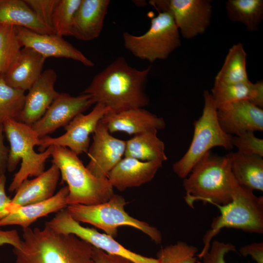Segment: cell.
I'll use <instances>...</instances> for the list:
<instances>
[{
    "instance_id": "1",
    "label": "cell",
    "mask_w": 263,
    "mask_h": 263,
    "mask_svg": "<svg viewBox=\"0 0 263 263\" xmlns=\"http://www.w3.org/2000/svg\"><path fill=\"white\" fill-rule=\"evenodd\" d=\"M151 66L138 70L119 56L96 75L81 93L89 94L95 103H100L116 113L149 103L145 85Z\"/></svg>"
},
{
    "instance_id": "2",
    "label": "cell",
    "mask_w": 263,
    "mask_h": 263,
    "mask_svg": "<svg viewBox=\"0 0 263 263\" xmlns=\"http://www.w3.org/2000/svg\"><path fill=\"white\" fill-rule=\"evenodd\" d=\"M22 237L20 246L13 249L16 263H95L93 245L46 224L42 229H23Z\"/></svg>"
},
{
    "instance_id": "3",
    "label": "cell",
    "mask_w": 263,
    "mask_h": 263,
    "mask_svg": "<svg viewBox=\"0 0 263 263\" xmlns=\"http://www.w3.org/2000/svg\"><path fill=\"white\" fill-rule=\"evenodd\" d=\"M238 184L231 171L229 153L220 156L210 150L184 179V199L191 208L197 201L215 206L225 205L231 201Z\"/></svg>"
},
{
    "instance_id": "4",
    "label": "cell",
    "mask_w": 263,
    "mask_h": 263,
    "mask_svg": "<svg viewBox=\"0 0 263 263\" xmlns=\"http://www.w3.org/2000/svg\"><path fill=\"white\" fill-rule=\"evenodd\" d=\"M52 163L59 169L62 182L67 183L68 206L93 205L108 201L114 194L107 178L92 174L78 156L69 149L53 146Z\"/></svg>"
},
{
    "instance_id": "5",
    "label": "cell",
    "mask_w": 263,
    "mask_h": 263,
    "mask_svg": "<svg viewBox=\"0 0 263 263\" xmlns=\"http://www.w3.org/2000/svg\"><path fill=\"white\" fill-rule=\"evenodd\" d=\"M3 132L9 142L7 170L13 171L20 161L19 171L15 173L8 190L16 191L23 181L29 177H37L45 171L46 160L52 155L53 146L40 153L34 148L39 145L40 139L31 126L15 120L3 124Z\"/></svg>"
},
{
    "instance_id": "6",
    "label": "cell",
    "mask_w": 263,
    "mask_h": 263,
    "mask_svg": "<svg viewBox=\"0 0 263 263\" xmlns=\"http://www.w3.org/2000/svg\"><path fill=\"white\" fill-rule=\"evenodd\" d=\"M239 184L235 188L231 201L216 205L220 215L213 219L210 228L203 238L204 246L197 256L201 259L207 252L214 237L224 228H233L244 232L263 233V197Z\"/></svg>"
},
{
    "instance_id": "7",
    "label": "cell",
    "mask_w": 263,
    "mask_h": 263,
    "mask_svg": "<svg viewBox=\"0 0 263 263\" xmlns=\"http://www.w3.org/2000/svg\"><path fill=\"white\" fill-rule=\"evenodd\" d=\"M204 106L201 116L193 123L194 132L190 146L185 154L172 165L174 172L185 178L194 165L208 151L215 147L230 150L233 147L231 135L225 132L217 117V106L211 93H203Z\"/></svg>"
},
{
    "instance_id": "8",
    "label": "cell",
    "mask_w": 263,
    "mask_h": 263,
    "mask_svg": "<svg viewBox=\"0 0 263 263\" xmlns=\"http://www.w3.org/2000/svg\"><path fill=\"white\" fill-rule=\"evenodd\" d=\"M127 203L123 197L114 194L108 201L101 204L72 205L68 206L67 209L75 221L92 225L113 238L117 235L118 227L128 226L140 230L156 244H160L162 240L160 231L131 216L125 209Z\"/></svg>"
},
{
    "instance_id": "9",
    "label": "cell",
    "mask_w": 263,
    "mask_h": 263,
    "mask_svg": "<svg viewBox=\"0 0 263 263\" xmlns=\"http://www.w3.org/2000/svg\"><path fill=\"white\" fill-rule=\"evenodd\" d=\"M123 40L125 48L133 56L150 63L167 59L181 44L179 31L171 15L166 11H158L143 35L124 32Z\"/></svg>"
},
{
    "instance_id": "10",
    "label": "cell",
    "mask_w": 263,
    "mask_h": 263,
    "mask_svg": "<svg viewBox=\"0 0 263 263\" xmlns=\"http://www.w3.org/2000/svg\"><path fill=\"white\" fill-rule=\"evenodd\" d=\"M45 224L59 232L74 234L108 254L125 258L134 263H159L157 258L144 256L130 250L107 234L82 226L73 218L67 207L56 212L54 217Z\"/></svg>"
},
{
    "instance_id": "11",
    "label": "cell",
    "mask_w": 263,
    "mask_h": 263,
    "mask_svg": "<svg viewBox=\"0 0 263 263\" xmlns=\"http://www.w3.org/2000/svg\"><path fill=\"white\" fill-rule=\"evenodd\" d=\"M149 2L158 11L169 12L185 39L203 34L210 24L211 0H151Z\"/></svg>"
},
{
    "instance_id": "12",
    "label": "cell",
    "mask_w": 263,
    "mask_h": 263,
    "mask_svg": "<svg viewBox=\"0 0 263 263\" xmlns=\"http://www.w3.org/2000/svg\"><path fill=\"white\" fill-rule=\"evenodd\" d=\"M110 109L102 103L95 104L88 114L76 115L66 126V132L57 137L46 136L40 139L39 146L45 150L51 146L66 147L77 156L87 153L90 147V135L93 134L100 120Z\"/></svg>"
},
{
    "instance_id": "13",
    "label": "cell",
    "mask_w": 263,
    "mask_h": 263,
    "mask_svg": "<svg viewBox=\"0 0 263 263\" xmlns=\"http://www.w3.org/2000/svg\"><path fill=\"white\" fill-rule=\"evenodd\" d=\"M125 147L126 141L112 136L101 119L87 152L90 160L86 168L98 178H107L110 171L124 157Z\"/></svg>"
},
{
    "instance_id": "14",
    "label": "cell",
    "mask_w": 263,
    "mask_h": 263,
    "mask_svg": "<svg viewBox=\"0 0 263 263\" xmlns=\"http://www.w3.org/2000/svg\"><path fill=\"white\" fill-rule=\"evenodd\" d=\"M95 104L92 97L81 93L72 96L59 93L43 116L31 126L39 138L68 124L76 115Z\"/></svg>"
},
{
    "instance_id": "15",
    "label": "cell",
    "mask_w": 263,
    "mask_h": 263,
    "mask_svg": "<svg viewBox=\"0 0 263 263\" xmlns=\"http://www.w3.org/2000/svg\"><path fill=\"white\" fill-rule=\"evenodd\" d=\"M17 37L22 47L30 48L46 59L64 57L93 67L94 63L63 37L56 34H43L22 27L17 26Z\"/></svg>"
},
{
    "instance_id": "16",
    "label": "cell",
    "mask_w": 263,
    "mask_h": 263,
    "mask_svg": "<svg viewBox=\"0 0 263 263\" xmlns=\"http://www.w3.org/2000/svg\"><path fill=\"white\" fill-rule=\"evenodd\" d=\"M217 117L223 131L230 135L263 131V109L247 101L217 106Z\"/></svg>"
},
{
    "instance_id": "17",
    "label": "cell",
    "mask_w": 263,
    "mask_h": 263,
    "mask_svg": "<svg viewBox=\"0 0 263 263\" xmlns=\"http://www.w3.org/2000/svg\"><path fill=\"white\" fill-rule=\"evenodd\" d=\"M56 78V73L52 69L42 72L25 94L24 107L18 121L32 126L43 116L59 94L55 89Z\"/></svg>"
},
{
    "instance_id": "18",
    "label": "cell",
    "mask_w": 263,
    "mask_h": 263,
    "mask_svg": "<svg viewBox=\"0 0 263 263\" xmlns=\"http://www.w3.org/2000/svg\"><path fill=\"white\" fill-rule=\"evenodd\" d=\"M163 163L124 157L110 171L107 179L113 188L121 191L138 187L151 181Z\"/></svg>"
},
{
    "instance_id": "19",
    "label": "cell",
    "mask_w": 263,
    "mask_h": 263,
    "mask_svg": "<svg viewBox=\"0 0 263 263\" xmlns=\"http://www.w3.org/2000/svg\"><path fill=\"white\" fill-rule=\"evenodd\" d=\"M110 133L121 132L136 135L145 132L162 130L166 124L158 117L143 108L130 109L119 112H110L102 118Z\"/></svg>"
},
{
    "instance_id": "20",
    "label": "cell",
    "mask_w": 263,
    "mask_h": 263,
    "mask_svg": "<svg viewBox=\"0 0 263 263\" xmlns=\"http://www.w3.org/2000/svg\"><path fill=\"white\" fill-rule=\"evenodd\" d=\"M60 176L58 168L52 163L49 169L39 176L23 181L11 199L9 212L12 208L39 203L52 197Z\"/></svg>"
},
{
    "instance_id": "21",
    "label": "cell",
    "mask_w": 263,
    "mask_h": 263,
    "mask_svg": "<svg viewBox=\"0 0 263 263\" xmlns=\"http://www.w3.org/2000/svg\"><path fill=\"white\" fill-rule=\"evenodd\" d=\"M110 3L109 0H81L74 17L71 36L82 41L98 38Z\"/></svg>"
},
{
    "instance_id": "22",
    "label": "cell",
    "mask_w": 263,
    "mask_h": 263,
    "mask_svg": "<svg viewBox=\"0 0 263 263\" xmlns=\"http://www.w3.org/2000/svg\"><path fill=\"white\" fill-rule=\"evenodd\" d=\"M68 194V187L66 186L46 201L12 208L7 216L0 220V226L18 225L22 229L29 227L38 219L66 208Z\"/></svg>"
},
{
    "instance_id": "23",
    "label": "cell",
    "mask_w": 263,
    "mask_h": 263,
    "mask_svg": "<svg viewBox=\"0 0 263 263\" xmlns=\"http://www.w3.org/2000/svg\"><path fill=\"white\" fill-rule=\"evenodd\" d=\"M46 58L33 49L22 47L16 60L3 75L7 85L19 90H29L42 73Z\"/></svg>"
},
{
    "instance_id": "24",
    "label": "cell",
    "mask_w": 263,
    "mask_h": 263,
    "mask_svg": "<svg viewBox=\"0 0 263 263\" xmlns=\"http://www.w3.org/2000/svg\"><path fill=\"white\" fill-rule=\"evenodd\" d=\"M210 93L216 106L247 101L263 109V82L252 83L249 80L230 84L214 83Z\"/></svg>"
},
{
    "instance_id": "25",
    "label": "cell",
    "mask_w": 263,
    "mask_h": 263,
    "mask_svg": "<svg viewBox=\"0 0 263 263\" xmlns=\"http://www.w3.org/2000/svg\"><path fill=\"white\" fill-rule=\"evenodd\" d=\"M0 25L22 27L43 34H55L24 0H0Z\"/></svg>"
},
{
    "instance_id": "26",
    "label": "cell",
    "mask_w": 263,
    "mask_h": 263,
    "mask_svg": "<svg viewBox=\"0 0 263 263\" xmlns=\"http://www.w3.org/2000/svg\"><path fill=\"white\" fill-rule=\"evenodd\" d=\"M231 169L237 182L252 190H263V159L239 151L229 153Z\"/></svg>"
},
{
    "instance_id": "27",
    "label": "cell",
    "mask_w": 263,
    "mask_h": 263,
    "mask_svg": "<svg viewBox=\"0 0 263 263\" xmlns=\"http://www.w3.org/2000/svg\"><path fill=\"white\" fill-rule=\"evenodd\" d=\"M157 131H148L126 141L124 157L142 161H166L168 158L165 152V144L158 137Z\"/></svg>"
},
{
    "instance_id": "28",
    "label": "cell",
    "mask_w": 263,
    "mask_h": 263,
    "mask_svg": "<svg viewBox=\"0 0 263 263\" xmlns=\"http://www.w3.org/2000/svg\"><path fill=\"white\" fill-rule=\"evenodd\" d=\"M225 8L231 21L242 23L249 32L258 30L263 19V0H228Z\"/></svg>"
},
{
    "instance_id": "29",
    "label": "cell",
    "mask_w": 263,
    "mask_h": 263,
    "mask_svg": "<svg viewBox=\"0 0 263 263\" xmlns=\"http://www.w3.org/2000/svg\"><path fill=\"white\" fill-rule=\"evenodd\" d=\"M246 53L241 43L229 48L214 83L230 84L249 80L246 70Z\"/></svg>"
},
{
    "instance_id": "30",
    "label": "cell",
    "mask_w": 263,
    "mask_h": 263,
    "mask_svg": "<svg viewBox=\"0 0 263 263\" xmlns=\"http://www.w3.org/2000/svg\"><path fill=\"white\" fill-rule=\"evenodd\" d=\"M25 92L6 84L3 75L0 76V124L8 120L18 121L23 110Z\"/></svg>"
},
{
    "instance_id": "31",
    "label": "cell",
    "mask_w": 263,
    "mask_h": 263,
    "mask_svg": "<svg viewBox=\"0 0 263 263\" xmlns=\"http://www.w3.org/2000/svg\"><path fill=\"white\" fill-rule=\"evenodd\" d=\"M21 47L16 27L0 25V76L5 74L14 63Z\"/></svg>"
},
{
    "instance_id": "32",
    "label": "cell",
    "mask_w": 263,
    "mask_h": 263,
    "mask_svg": "<svg viewBox=\"0 0 263 263\" xmlns=\"http://www.w3.org/2000/svg\"><path fill=\"white\" fill-rule=\"evenodd\" d=\"M81 0H58L52 18L55 34L71 36L74 17Z\"/></svg>"
},
{
    "instance_id": "33",
    "label": "cell",
    "mask_w": 263,
    "mask_h": 263,
    "mask_svg": "<svg viewBox=\"0 0 263 263\" xmlns=\"http://www.w3.org/2000/svg\"><path fill=\"white\" fill-rule=\"evenodd\" d=\"M196 247L183 241L161 248L157 253L159 263H195Z\"/></svg>"
},
{
    "instance_id": "34",
    "label": "cell",
    "mask_w": 263,
    "mask_h": 263,
    "mask_svg": "<svg viewBox=\"0 0 263 263\" xmlns=\"http://www.w3.org/2000/svg\"><path fill=\"white\" fill-rule=\"evenodd\" d=\"M232 144L240 152L263 157V139L256 137L253 132L232 136Z\"/></svg>"
},
{
    "instance_id": "35",
    "label": "cell",
    "mask_w": 263,
    "mask_h": 263,
    "mask_svg": "<svg viewBox=\"0 0 263 263\" xmlns=\"http://www.w3.org/2000/svg\"><path fill=\"white\" fill-rule=\"evenodd\" d=\"M24 1L38 19L53 30L52 18L58 0H24Z\"/></svg>"
},
{
    "instance_id": "36",
    "label": "cell",
    "mask_w": 263,
    "mask_h": 263,
    "mask_svg": "<svg viewBox=\"0 0 263 263\" xmlns=\"http://www.w3.org/2000/svg\"><path fill=\"white\" fill-rule=\"evenodd\" d=\"M236 250L234 245L231 243L214 240L208 251L204 254L198 263H226L225 257L230 251Z\"/></svg>"
},
{
    "instance_id": "37",
    "label": "cell",
    "mask_w": 263,
    "mask_h": 263,
    "mask_svg": "<svg viewBox=\"0 0 263 263\" xmlns=\"http://www.w3.org/2000/svg\"><path fill=\"white\" fill-rule=\"evenodd\" d=\"M93 257L95 263H134L125 258L108 254L93 247Z\"/></svg>"
},
{
    "instance_id": "38",
    "label": "cell",
    "mask_w": 263,
    "mask_h": 263,
    "mask_svg": "<svg viewBox=\"0 0 263 263\" xmlns=\"http://www.w3.org/2000/svg\"><path fill=\"white\" fill-rule=\"evenodd\" d=\"M240 253L244 257L251 256L257 263H263V242L254 243L242 246Z\"/></svg>"
},
{
    "instance_id": "39",
    "label": "cell",
    "mask_w": 263,
    "mask_h": 263,
    "mask_svg": "<svg viewBox=\"0 0 263 263\" xmlns=\"http://www.w3.org/2000/svg\"><path fill=\"white\" fill-rule=\"evenodd\" d=\"M6 178L4 175L0 177V220L7 216L11 199L7 195L5 190Z\"/></svg>"
},
{
    "instance_id": "40",
    "label": "cell",
    "mask_w": 263,
    "mask_h": 263,
    "mask_svg": "<svg viewBox=\"0 0 263 263\" xmlns=\"http://www.w3.org/2000/svg\"><path fill=\"white\" fill-rule=\"evenodd\" d=\"M21 239L17 230H2L0 228V246L10 244L18 248L21 244Z\"/></svg>"
},
{
    "instance_id": "41",
    "label": "cell",
    "mask_w": 263,
    "mask_h": 263,
    "mask_svg": "<svg viewBox=\"0 0 263 263\" xmlns=\"http://www.w3.org/2000/svg\"><path fill=\"white\" fill-rule=\"evenodd\" d=\"M3 125L0 124V177L4 175L7 169L9 150L4 145Z\"/></svg>"
}]
</instances>
